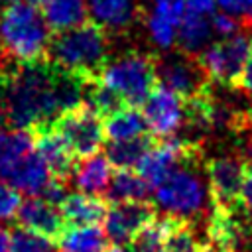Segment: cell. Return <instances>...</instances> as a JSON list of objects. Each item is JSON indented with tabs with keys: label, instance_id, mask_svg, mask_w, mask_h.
I'll return each instance as SVG.
<instances>
[{
	"label": "cell",
	"instance_id": "836d02e7",
	"mask_svg": "<svg viewBox=\"0 0 252 252\" xmlns=\"http://www.w3.org/2000/svg\"><path fill=\"white\" fill-rule=\"evenodd\" d=\"M215 6H217V0H185V8L191 10V12H197V14H203V16H209L215 12Z\"/></svg>",
	"mask_w": 252,
	"mask_h": 252
},
{
	"label": "cell",
	"instance_id": "f546056e",
	"mask_svg": "<svg viewBox=\"0 0 252 252\" xmlns=\"http://www.w3.org/2000/svg\"><path fill=\"white\" fill-rule=\"evenodd\" d=\"M20 207H22L20 191L14 185H10L8 181L0 179V222L16 219Z\"/></svg>",
	"mask_w": 252,
	"mask_h": 252
},
{
	"label": "cell",
	"instance_id": "4dcf8cb0",
	"mask_svg": "<svg viewBox=\"0 0 252 252\" xmlns=\"http://www.w3.org/2000/svg\"><path fill=\"white\" fill-rule=\"evenodd\" d=\"M211 28L213 32H217L220 37H230L234 33H238V22L234 20V16L222 12V14H215L213 16V22H211Z\"/></svg>",
	"mask_w": 252,
	"mask_h": 252
},
{
	"label": "cell",
	"instance_id": "8fae6325",
	"mask_svg": "<svg viewBox=\"0 0 252 252\" xmlns=\"http://www.w3.org/2000/svg\"><path fill=\"white\" fill-rule=\"evenodd\" d=\"M154 219H156V209L146 201L114 203L106 211L104 232L112 244H128Z\"/></svg>",
	"mask_w": 252,
	"mask_h": 252
},
{
	"label": "cell",
	"instance_id": "52a82bcc",
	"mask_svg": "<svg viewBox=\"0 0 252 252\" xmlns=\"http://www.w3.org/2000/svg\"><path fill=\"white\" fill-rule=\"evenodd\" d=\"M71 148L75 158L94 156L104 142V122L87 104L59 114L49 124Z\"/></svg>",
	"mask_w": 252,
	"mask_h": 252
},
{
	"label": "cell",
	"instance_id": "60d3db41",
	"mask_svg": "<svg viewBox=\"0 0 252 252\" xmlns=\"http://www.w3.org/2000/svg\"><path fill=\"white\" fill-rule=\"evenodd\" d=\"M248 16H250V20H252V10H250V14H248Z\"/></svg>",
	"mask_w": 252,
	"mask_h": 252
},
{
	"label": "cell",
	"instance_id": "8d00e7d4",
	"mask_svg": "<svg viewBox=\"0 0 252 252\" xmlns=\"http://www.w3.org/2000/svg\"><path fill=\"white\" fill-rule=\"evenodd\" d=\"M4 120H6V112H4V106H2V102H0V126H2Z\"/></svg>",
	"mask_w": 252,
	"mask_h": 252
},
{
	"label": "cell",
	"instance_id": "4fadbf2b",
	"mask_svg": "<svg viewBox=\"0 0 252 252\" xmlns=\"http://www.w3.org/2000/svg\"><path fill=\"white\" fill-rule=\"evenodd\" d=\"M30 132L33 138V150L45 163L51 177L67 183V179L75 173V154L71 148L51 126H39Z\"/></svg>",
	"mask_w": 252,
	"mask_h": 252
},
{
	"label": "cell",
	"instance_id": "7a4b0ae2",
	"mask_svg": "<svg viewBox=\"0 0 252 252\" xmlns=\"http://www.w3.org/2000/svg\"><path fill=\"white\" fill-rule=\"evenodd\" d=\"M0 47L16 63L47 59L51 30L41 10L32 2L8 4L0 14Z\"/></svg>",
	"mask_w": 252,
	"mask_h": 252
},
{
	"label": "cell",
	"instance_id": "ffe728a7",
	"mask_svg": "<svg viewBox=\"0 0 252 252\" xmlns=\"http://www.w3.org/2000/svg\"><path fill=\"white\" fill-rule=\"evenodd\" d=\"M59 252H106L108 236L98 224L75 226L69 224L59 234Z\"/></svg>",
	"mask_w": 252,
	"mask_h": 252
},
{
	"label": "cell",
	"instance_id": "9c48e42d",
	"mask_svg": "<svg viewBox=\"0 0 252 252\" xmlns=\"http://www.w3.org/2000/svg\"><path fill=\"white\" fill-rule=\"evenodd\" d=\"M244 169L246 163L234 156L213 158L207 163V189L213 207L224 211H236L240 207Z\"/></svg>",
	"mask_w": 252,
	"mask_h": 252
},
{
	"label": "cell",
	"instance_id": "74e56055",
	"mask_svg": "<svg viewBox=\"0 0 252 252\" xmlns=\"http://www.w3.org/2000/svg\"><path fill=\"white\" fill-rule=\"evenodd\" d=\"M30 2H32V4H33V6H37V8H39V6H41V4H43V2H45V0H30Z\"/></svg>",
	"mask_w": 252,
	"mask_h": 252
},
{
	"label": "cell",
	"instance_id": "d6986e66",
	"mask_svg": "<svg viewBox=\"0 0 252 252\" xmlns=\"http://www.w3.org/2000/svg\"><path fill=\"white\" fill-rule=\"evenodd\" d=\"M51 32L61 33L87 22L89 6L85 0H45L39 6Z\"/></svg>",
	"mask_w": 252,
	"mask_h": 252
},
{
	"label": "cell",
	"instance_id": "9a60e30c",
	"mask_svg": "<svg viewBox=\"0 0 252 252\" xmlns=\"http://www.w3.org/2000/svg\"><path fill=\"white\" fill-rule=\"evenodd\" d=\"M59 211L67 224L89 226L104 220L108 207L102 197L79 191V193H67V197L59 205Z\"/></svg>",
	"mask_w": 252,
	"mask_h": 252
},
{
	"label": "cell",
	"instance_id": "3957f363",
	"mask_svg": "<svg viewBox=\"0 0 252 252\" xmlns=\"http://www.w3.org/2000/svg\"><path fill=\"white\" fill-rule=\"evenodd\" d=\"M49 53L51 61L59 67L94 83L106 67L104 28L93 20H87L73 30L61 32L55 39H51Z\"/></svg>",
	"mask_w": 252,
	"mask_h": 252
},
{
	"label": "cell",
	"instance_id": "d4e9b609",
	"mask_svg": "<svg viewBox=\"0 0 252 252\" xmlns=\"http://www.w3.org/2000/svg\"><path fill=\"white\" fill-rule=\"evenodd\" d=\"M89 12L100 28L118 30L132 20L134 0H89Z\"/></svg>",
	"mask_w": 252,
	"mask_h": 252
},
{
	"label": "cell",
	"instance_id": "1f68e13d",
	"mask_svg": "<svg viewBox=\"0 0 252 252\" xmlns=\"http://www.w3.org/2000/svg\"><path fill=\"white\" fill-rule=\"evenodd\" d=\"M240 205L252 217V161H248L246 169H244V183H242V193H240Z\"/></svg>",
	"mask_w": 252,
	"mask_h": 252
},
{
	"label": "cell",
	"instance_id": "484cf974",
	"mask_svg": "<svg viewBox=\"0 0 252 252\" xmlns=\"http://www.w3.org/2000/svg\"><path fill=\"white\" fill-rule=\"evenodd\" d=\"M154 146V140L150 136H140L132 140H116L110 142L106 148V158L110 163L118 169H130L140 163V159L146 156V152Z\"/></svg>",
	"mask_w": 252,
	"mask_h": 252
},
{
	"label": "cell",
	"instance_id": "cb8c5ba5",
	"mask_svg": "<svg viewBox=\"0 0 252 252\" xmlns=\"http://www.w3.org/2000/svg\"><path fill=\"white\" fill-rule=\"evenodd\" d=\"M211 24L207 22V16L191 12L185 8V14L179 22V30H177V41L179 47L183 49V53H197L199 49L205 47L209 33H211Z\"/></svg>",
	"mask_w": 252,
	"mask_h": 252
},
{
	"label": "cell",
	"instance_id": "44dd1931",
	"mask_svg": "<svg viewBox=\"0 0 252 252\" xmlns=\"http://www.w3.org/2000/svg\"><path fill=\"white\" fill-rule=\"evenodd\" d=\"M51 179H53L51 173L47 171L45 163L41 161V158L33 150V154H30L14 169V173L6 181L10 185H14L20 193H26V195H32V197H39Z\"/></svg>",
	"mask_w": 252,
	"mask_h": 252
},
{
	"label": "cell",
	"instance_id": "f1b7e54d",
	"mask_svg": "<svg viewBox=\"0 0 252 252\" xmlns=\"http://www.w3.org/2000/svg\"><path fill=\"white\" fill-rule=\"evenodd\" d=\"M10 252H57L51 238L26 228H16L10 234Z\"/></svg>",
	"mask_w": 252,
	"mask_h": 252
},
{
	"label": "cell",
	"instance_id": "f35d334b",
	"mask_svg": "<svg viewBox=\"0 0 252 252\" xmlns=\"http://www.w3.org/2000/svg\"><path fill=\"white\" fill-rule=\"evenodd\" d=\"M159 2H177V0H156V4H159Z\"/></svg>",
	"mask_w": 252,
	"mask_h": 252
},
{
	"label": "cell",
	"instance_id": "4316f807",
	"mask_svg": "<svg viewBox=\"0 0 252 252\" xmlns=\"http://www.w3.org/2000/svg\"><path fill=\"white\" fill-rule=\"evenodd\" d=\"M165 252H205V242L197 238L189 220L171 217L165 238Z\"/></svg>",
	"mask_w": 252,
	"mask_h": 252
},
{
	"label": "cell",
	"instance_id": "7c38bea8",
	"mask_svg": "<svg viewBox=\"0 0 252 252\" xmlns=\"http://www.w3.org/2000/svg\"><path fill=\"white\" fill-rule=\"evenodd\" d=\"M159 77L161 83L177 93L183 100H189L205 91H209V77L203 71L199 59L189 53H181L175 57H169L159 65Z\"/></svg>",
	"mask_w": 252,
	"mask_h": 252
},
{
	"label": "cell",
	"instance_id": "5b68a950",
	"mask_svg": "<svg viewBox=\"0 0 252 252\" xmlns=\"http://www.w3.org/2000/svg\"><path fill=\"white\" fill-rule=\"evenodd\" d=\"M197 163L179 165L156 187V203L173 219L191 220L205 209L209 189L195 169Z\"/></svg>",
	"mask_w": 252,
	"mask_h": 252
},
{
	"label": "cell",
	"instance_id": "ac0fdd59",
	"mask_svg": "<svg viewBox=\"0 0 252 252\" xmlns=\"http://www.w3.org/2000/svg\"><path fill=\"white\" fill-rule=\"evenodd\" d=\"M75 185L83 193L98 195L106 193L110 179H112V163L106 156L94 154L89 158H83V161L75 167Z\"/></svg>",
	"mask_w": 252,
	"mask_h": 252
},
{
	"label": "cell",
	"instance_id": "83f0119b",
	"mask_svg": "<svg viewBox=\"0 0 252 252\" xmlns=\"http://www.w3.org/2000/svg\"><path fill=\"white\" fill-rule=\"evenodd\" d=\"M171 217L167 219H154L132 242H128L130 252H165V238L169 230Z\"/></svg>",
	"mask_w": 252,
	"mask_h": 252
},
{
	"label": "cell",
	"instance_id": "5bb4252c",
	"mask_svg": "<svg viewBox=\"0 0 252 252\" xmlns=\"http://www.w3.org/2000/svg\"><path fill=\"white\" fill-rule=\"evenodd\" d=\"M16 219L20 228L32 230L47 238H59L65 228V219L59 207L41 197H30L28 201H24Z\"/></svg>",
	"mask_w": 252,
	"mask_h": 252
},
{
	"label": "cell",
	"instance_id": "b9f144b4",
	"mask_svg": "<svg viewBox=\"0 0 252 252\" xmlns=\"http://www.w3.org/2000/svg\"><path fill=\"white\" fill-rule=\"evenodd\" d=\"M106 252H108V250H106Z\"/></svg>",
	"mask_w": 252,
	"mask_h": 252
},
{
	"label": "cell",
	"instance_id": "d590c367",
	"mask_svg": "<svg viewBox=\"0 0 252 252\" xmlns=\"http://www.w3.org/2000/svg\"><path fill=\"white\" fill-rule=\"evenodd\" d=\"M0 252H10V232L0 224Z\"/></svg>",
	"mask_w": 252,
	"mask_h": 252
},
{
	"label": "cell",
	"instance_id": "ab89813d",
	"mask_svg": "<svg viewBox=\"0 0 252 252\" xmlns=\"http://www.w3.org/2000/svg\"><path fill=\"white\" fill-rule=\"evenodd\" d=\"M2 2H8V4H12V2H18V0H2Z\"/></svg>",
	"mask_w": 252,
	"mask_h": 252
},
{
	"label": "cell",
	"instance_id": "ba28073f",
	"mask_svg": "<svg viewBox=\"0 0 252 252\" xmlns=\"http://www.w3.org/2000/svg\"><path fill=\"white\" fill-rule=\"evenodd\" d=\"M201 159V150L193 142L169 138L159 144H154L146 156L136 165L138 173L150 183V187H158L173 169L183 163H193Z\"/></svg>",
	"mask_w": 252,
	"mask_h": 252
},
{
	"label": "cell",
	"instance_id": "7402d4cb",
	"mask_svg": "<svg viewBox=\"0 0 252 252\" xmlns=\"http://www.w3.org/2000/svg\"><path fill=\"white\" fill-rule=\"evenodd\" d=\"M150 183L132 169H118L106 189V199L112 203L124 201H146L150 195Z\"/></svg>",
	"mask_w": 252,
	"mask_h": 252
},
{
	"label": "cell",
	"instance_id": "8992f818",
	"mask_svg": "<svg viewBox=\"0 0 252 252\" xmlns=\"http://www.w3.org/2000/svg\"><path fill=\"white\" fill-rule=\"evenodd\" d=\"M248 49L250 39L244 33H234L205 47L197 55V59L203 71L207 73L209 81L228 87H240V79L248 59Z\"/></svg>",
	"mask_w": 252,
	"mask_h": 252
},
{
	"label": "cell",
	"instance_id": "e0dca14e",
	"mask_svg": "<svg viewBox=\"0 0 252 252\" xmlns=\"http://www.w3.org/2000/svg\"><path fill=\"white\" fill-rule=\"evenodd\" d=\"M30 154H33V138L30 130H0V179L6 181Z\"/></svg>",
	"mask_w": 252,
	"mask_h": 252
},
{
	"label": "cell",
	"instance_id": "603a6c76",
	"mask_svg": "<svg viewBox=\"0 0 252 252\" xmlns=\"http://www.w3.org/2000/svg\"><path fill=\"white\" fill-rule=\"evenodd\" d=\"M146 120L144 114L136 106H126L104 118V134L110 142L116 140H132L146 136Z\"/></svg>",
	"mask_w": 252,
	"mask_h": 252
},
{
	"label": "cell",
	"instance_id": "6da1fadb",
	"mask_svg": "<svg viewBox=\"0 0 252 252\" xmlns=\"http://www.w3.org/2000/svg\"><path fill=\"white\" fill-rule=\"evenodd\" d=\"M91 81L43 59L0 69V102L14 128L49 126L59 114L83 106Z\"/></svg>",
	"mask_w": 252,
	"mask_h": 252
},
{
	"label": "cell",
	"instance_id": "d6a6232c",
	"mask_svg": "<svg viewBox=\"0 0 252 252\" xmlns=\"http://www.w3.org/2000/svg\"><path fill=\"white\" fill-rule=\"evenodd\" d=\"M217 4L230 16H246L252 10V0H217Z\"/></svg>",
	"mask_w": 252,
	"mask_h": 252
},
{
	"label": "cell",
	"instance_id": "30bf717a",
	"mask_svg": "<svg viewBox=\"0 0 252 252\" xmlns=\"http://www.w3.org/2000/svg\"><path fill=\"white\" fill-rule=\"evenodd\" d=\"M142 114L154 136L169 138L185 122V100L165 85H156L142 104Z\"/></svg>",
	"mask_w": 252,
	"mask_h": 252
},
{
	"label": "cell",
	"instance_id": "277c9868",
	"mask_svg": "<svg viewBox=\"0 0 252 252\" xmlns=\"http://www.w3.org/2000/svg\"><path fill=\"white\" fill-rule=\"evenodd\" d=\"M98 81L118 93L130 106L144 104L158 81V61L152 55L128 53L106 63Z\"/></svg>",
	"mask_w": 252,
	"mask_h": 252
},
{
	"label": "cell",
	"instance_id": "2e32d148",
	"mask_svg": "<svg viewBox=\"0 0 252 252\" xmlns=\"http://www.w3.org/2000/svg\"><path fill=\"white\" fill-rule=\"evenodd\" d=\"M183 14H185V0L156 4V8L152 10V14L148 18V30H150L152 39L159 47L167 49L175 43L179 22H181Z\"/></svg>",
	"mask_w": 252,
	"mask_h": 252
},
{
	"label": "cell",
	"instance_id": "e575fe53",
	"mask_svg": "<svg viewBox=\"0 0 252 252\" xmlns=\"http://www.w3.org/2000/svg\"><path fill=\"white\" fill-rule=\"evenodd\" d=\"M240 87L246 91H252V39H250V49H248V59L244 65V73L240 79Z\"/></svg>",
	"mask_w": 252,
	"mask_h": 252
}]
</instances>
